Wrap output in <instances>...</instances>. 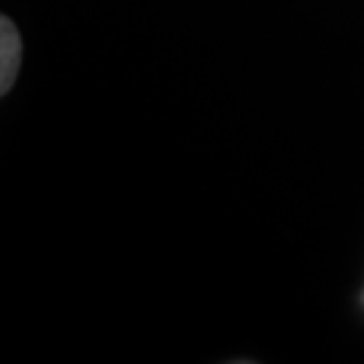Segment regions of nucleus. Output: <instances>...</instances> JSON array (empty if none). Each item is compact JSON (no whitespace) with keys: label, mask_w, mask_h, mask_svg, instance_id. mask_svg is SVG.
<instances>
[{"label":"nucleus","mask_w":364,"mask_h":364,"mask_svg":"<svg viewBox=\"0 0 364 364\" xmlns=\"http://www.w3.org/2000/svg\"><path fill=\"white\" fill-rule=\"evenodd\" d=\"M0 25H3V68H0V73H3V81H0V90L9 92L14 84V78L19 73V60H22V41H19V33H16V27L11 25V19L9 16H3L0 19Z\"/></svg>","instance_id":"obj_1"}]
</instances>
